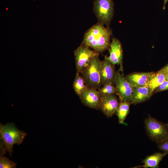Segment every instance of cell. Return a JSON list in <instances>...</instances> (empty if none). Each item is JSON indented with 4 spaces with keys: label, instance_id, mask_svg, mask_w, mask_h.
Here are the masks:
<instances>
[{
    "label": "cell",
    "instance_id": "cell-8",
    "mask_svg": "<svg viewBox=\"0 0 168 168\" xmlns=\"http://www.w3.org/2000/svg\"><path fill=\"white\" fill-rule=\"evenodd\" d=\"M119 104L114 94L100 96L99 109L107 118L111 117L116 114Z\"/></svg>",
    "mask_w": 168,
    "mask_h": 168
},
{
    "label": "cell",
    "instance_id": "cell-12",
    "mask_svg": "<svg viewBox=\"0 0 168 168\" xmlns=\"http://www.w3.org/2000/svg\"><path fill=\"white\" fill-rule=\"evenodd\" d=\"M154 72H133L125 77L133 87L144 86L147 85Z\"/></svg>",
    "mask_w": 168,
    "mask_h": 168
},
{
    "label": "cell",
    "instance_id": "cell-20",
    "mask_svg": "<svg viewBox=\"0 0 168 168\" xmlns=\"http://www.w3.org/2000/svg\"><path fill=\"white\" fill-rule=\"evenodd\" d=\"M158 150L168 154V137L162 142L157 144Z\"/></svg>",
    "mask_w": 168,
    "mask_h": 168
},
{
    "label": "cell",
    "instance_id": "cell-2",
    "mask_svg": "<svg viewBox=\"0 0 168 168\" xmlns=\"http://www.w3.org/2000/svg\"><path fill=\"white\" fill-rule=\"evenodd\" d=\"M26 135L25 132L18 129L12 123L5 125L0 124V135L2 140L1 154L3 155L8 152L12 156L14 144H21Z\"/></svg>",
    "mask_w": 168,
    "mask_h": 168
},
{
    "label": "cell",
    "instance_id": "cell-1",
    "mask_svg": "<svg viewBox=\"0 0 168 168\" xmlns=\"http://www.w3.org/2000/svg\"><path fill=\"white\" fill-rule=\"evenodd\" d=\"M112 35L109 27L98 22L86 32L81 44L99 53L102 52L109 48Z\"/></svg>",
    "mask_w": 168,
    "mask_h": 168
},
{
    "label": "cell",
    "instance_id": "cell-19",
    "mask_svg": "<svg viewBox=\"0 0 168 168\" xmlns=\"http://www.w3.org/2000/svg\"><path fill=\"white\" fill-rule=\"evenodd\" d=\"M3 155H0V168H14L16 167V164L10 160L9 159L4 156Z\"/></svg>",
    "mask_w": 168,
    "mask_h": 168
},
{
    "label": "cell",
    "instance_id": "cell-16",
    "mask_svg": "<svg viewBox=\"0 0 168 168\" xmlns=\"http://www.w3.org/2000/svg\"><path fill=\"white\" fill-rule=\"evenodd\" d=\"M73 87L76 93L79 97L88 87L83 77L76 72L73 83Z\"/></svg>",
    "mask_w": 168,
    "mask_h": 168
},
{
    "label": "cell",
    "instance_id": "cell-6",
    "mask_svg": "<svg viewBox=\"0 0 168 168\" xmlns=\"http://www.w3.org/2000/svg\"><path fill=\"white\" fill-rule=\"evenodd\" d=\"M76 72L79 73L88 64L91 59L99 54L91 50L89 47L82 44L78 47L74 52Z\"/></svg>",
    "mask_w": 168,
    "mask_h": 168
},
{
    "label": "cell",
    "instance_id": "cell-9",
    "mask_svg": "<svg viewBox=\"0 0 168 168\" xmlns=\"http://www.w3.org/2000/svg\"><path fill=\"white\" fill-rule=\"evenodd\" d=\"M108 49L110 55L108 57L106 56V58L114 65H119L120 69L123 72V54L121 42L118 39L112 38Z\"/></svg>",
    "mask_w": 168,
    "mask_h": 168
},
{
    "label": "cell",
    "instance_id": "cell-3",
    "mask_svg": "<svg viewBox=\"0 0 168 168\" xmlns=\"http://www.w3.org/2000/svg\"><path fill=\"white\" fill-rule=\"evenodd\" d=\"M144 123L146 134L153 142L157 144L168 137V122L164 123L148 115Z\"/></svg>",
    "mask_w": 168,
    "mask_h": 168
},
{
    "label": "cell",
    "instance_id": "cell-14",
    "mask_svg": "<svg viewBox=\"0 0 168 168\" xmlns=\"http://www.w3.org/2000/svg\"><path fill=\"white\" fill-rule=\"evenodd\" d=\"M166 155V153L163 152H156L146 157L142 162L144 164L143 165L137 166L134 167L158 168L160 162Z\"/></svg>",
    "mask_w": 168,
    "mask_h": 168
},
{
    "label": "cell",
    "instance_id": "cell-13",
    "mask_svg": "<svg viewBox=\"0 0 168 168\" xmlns=\"http://www.w3.org/2000/svg\"><path fill=\"white\" fill-rule=\"evenodd\" d=\"M153 93L147 86L133 87L131 104L135 105L145 102L151 98Z\"/></svg>",
    "mask_w": 168,
    "mask_h": 168
},
{
    "label": "cell",
    "instance_id": "cell-25",
    "mask_svg": "<svg viewBox=\"0 0 168 168\" xmlns=\"http://www.w3.org/2000/svg\"></svg>",
    "mask_w": 168,
    "mask_h": 168
},
{
    "label": "cell",
    "instance_id": "cell-7",
    "mask_svg": "<svg viewBox=\"0 0 168 168\" xmlns=\"http://www.w3.org/2000/svg\"><path fill=\"white\" fill-rule=\"evenodd\" d=\"M114 83L116 86L117 93L120 101H127L131 103L133 90V87L119 71L116 72Z\"/></svg>",
    "mask_w": 168,
    "mask_h": 168
},
{
    "label": "cell",
    "instance_id": "cell-10",
    "mask_svg": "<svg viewBox=\"0 0 168 168\" xmlns=\"http://www.w3.org/2000/svg\"><path fill=\"white\" fill-rule=\"evenodd\" d=\"M115 65L109 61L105 56L101 61L100 68L101 86L108 82L114 83L116 71Z\"/></svg>",
    "mask_w": 168,
    "mask_h": 168
},
{
    "label": "cell",
    "instance_id": "cell-21",
    "mask_svg": "<svg viewBox=\"0 0 168 168\" xmlns=\"http://www.w3.org/2000/svg\"><path fill=\"white\" fill-rule=\"evenodd\" d=\"M167 90H168V81L165 80L160 86L156 88L153 93H155Z\"/></svg>",
    "mask_w": 168,
    "mask_h": 168
},
{
    "label": "cell",
    "instance_id": "cell-15",
    "mask_svg": "<svg viewBox=\"0 0 168 168\" xmlns=\"http://www.w3.org/2000/svg\"><path fill=\"white\" fill-rule=\"evenodd\" d=\"M168 74L163 68L153 74L149 80L147 86L153 92L154 90L166 80Z\"/></svg>",
    "mask_w": 168,
    "mask_h": 168
},
{
    "label": "cell",
    "instance_id": "cell-23",
    "mask_svg": "<svg viewBox=\"0 0 168 168\" xmlns=\"http://www.w3.org/2000/svg\"><path fill=\"white\" fill-rule=\"evenodd\" d=\"M163 68L166 71L168 75V64L163 67Z\"/></svg>",
    "mask_w": 168,
    "mask_h": 168
},
{
    "label": "cell",
    "instance_id": "cell-17",
    "mask_svg": "<svg viewBox=\"0 0 168 168\" xmlns=\"http://www.w3.org/2000/svg\"><path fill=\"white\" fill-rule=\"evenodd\" d=\"M131 103L127 101H120L117 111L116 114L119 124L124 123L129 112Z\"/></svg>",
    "mask_w": 168,
    "mask_h": 168
},
{
    "label": "cell",
    "instance_id": "cell-24",
    "mask_svg": "<svg viewBox=\"0 0 168 168\" xmlns=\"http://www.w3.org/2000/svg\"><path fill=\"white\" fill-rule=\"evenodd\" d=\"M165 80L168 81V75L166 77Z\"/></svg>",
    "mask_w": 168,
    "mask_h": 168
},
{
    "label": "cell",
    "instance_id": "cell-22",
    "mask_svg": "<svg viewBox=\"0 0 168 168\" xmlns=\"http://www.w3.org/2000/svg\"><path fill=\"white\" fill-rule=\"evenodd\" d=\"M168 2V0H163V10H165L166 7V5Z\"/></svg>",
    "mask_w": 168,
    "mask_h": 168
},
{
    "label": "cell",
    "instance_id": "cell-4",
    "mask_svg": "<svg viewBox=\"0 0 168 168\" xmlns=\"http://www.w3.org/2000/svg\"><path fill=\"white\" fill-rule=\"evenodd\" d=\"M101 61L97 55L91 58L81 73L88 88L96 89L101 86L100 68Z\"/></svg>",
    "mask_w": 168,
    "mask_h": 168
},
{
    "label": "cell",
    "instance_id": "cell-5",
    "mask_svg": "<svg viewBox=\"0 0 168 168\" xmlns=\"http://www.w3.org/2000/svg\"><path fill=\"white\" fill-rule=\"evenodd\" d=\"M114 3L113 0H95L93 12L99 22L109 27L113 17Z\"/></svg>",
    "mask_w": 168,
    "mask_h": 168
},
{
    "label": "cell",
    "instance_id": "cell-11",
    "mask_svg": "<svg viewBox=\"0 0 168 168\" xmlns=\"http://www.w3.org/2000/svg\"><path fill=\"white\" fill-rule=\"evenodd\" d=\"M79 98L85 106L92 109H99L100 96L97 89L88 88Z\"/></svg>",
    "mask_w": 168,
    "mask_h": 168
},
{
    "label": "cell",
    "instance_id": "cell-18",
    "mask_svg": "<svg viewBox=\"0 0 168 168\" xmlns=\"http://www.w3.org/2000/svg\"><path fill=\"white\" fill-rule=\"evenodd\" d=\"M114 83L110 82L106 83L103 85L101 87L99 88L97 90L100 96H104L117 93L115 87L114 85Z\"/></svg>",
    "mask_w": 168,
    "mask_h": 168
}]
</instances>
